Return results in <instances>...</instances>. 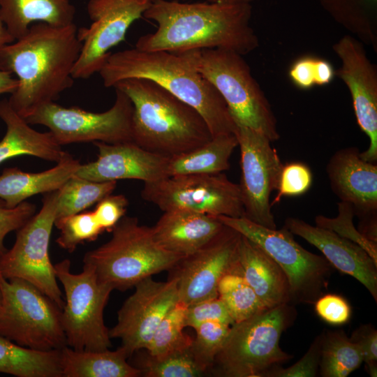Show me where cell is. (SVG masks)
Returning a JSON list of instances; mask_svg holds the SVG:
<instances>
[{"mask_svg": "<svg viewBox=\"0 0 377 377\" xmlns=\"http://www.w3.org/2000/svg\"><path fill=\"white\" fill-rule=\"evenodd\" d=\"M57 201L58 190L45 193L40 211L17 230L13 246L0 256V274L27 281L62 309L64 300L49 255Z\"/></svg>", "mask_w": 377, "mask_h": 377, "instance_id": "cell-12", "label": "cell"}, {"mask_svg": "<svg viewBox=\"0 0 377 377\" xmlns=\"http://www.w3.org/2000/svg\"><path fill=\"white\" fill-rule=\"evenodd\" d=\"M316 58L313 56H302L293 61L289 68L288 76L295 86L302 90H308L316 85L315 68Z\"/></svg>", "mask_w": 377, "mask_h": 377, "instance_id": "cell-46", "label": "cell"}, {"mask_svg": "<svg viewBox=\"0 0 377 377\" xmlns=\"http://www.w3.org/2000/svg\"><path fill=\"white\" fill-rule=\"evenodd\" d=\"M113 88L126 94L133 107V142L172 157L193 150L212 138L202 115L155 82L128 78Z\"/></svg>", "mask_w": 377, "mask_h": 377, "instance_id": "cell-4", "label": "cell"}, {"mask_svg": "<svg viewBox=\"0 0 377 377\" xmlns=\"http://www.w3.org/2000/svg\"><path fill=\"white\" fill-rule=\"evenodd\" d=\"M36 209L34 204L27 201L9 208L0 200V256L8 250L4 245L6 236L23 226L36 214Z\"/></svg>", "mask_w": 377, "mask_h": 377, "instance_id": "cell-42", "label": "cell"}, {"mask_svg": "<svg viewBox=\"0 0 377 377\" xmlns=\"http://www.w3.org/2000/svg\"><path fill=\"white\" fill-rule=\"evenodd\" d=\"M191 346L161 356L147 353L135 367L145 377L202 376L207 370L196 358Z\"/></svg>", "mask_w": 377, "mask_h": 377, "instance_id": "cell-33", "label": "cell"}, {"mask_svg": "<svg viewBox=\"0 0 377 377\" xmlns=\"http://www.w3.org/2000/svg\"><path fill=\"white\" fill-rule=\"evenodd\" d=\"M80 163L72 156L40 172H24L18 168H7L0 175V200L4 205L13 208L27 198L60 188L75 175Z\"/></svg>", "mask_w": 377, "mask_h": 377, "instance_id": "cell-25", "label": "cell"}, {"mask_svg": "<svg viewBox=\"0 0 377 377\" xmlns=\"http://www.w3.org/2000/svg\"><path fill=\"white\" fill-rule=\"evenodd\" d=\"M363 362L360 346L343 330L324 331L319 365L323 377H346Z\"/></svg>", "mask_w": 377, "mask_h": 377, "instance_id": "cell-31", "label": "cell"}, {"mask_svg": "<svg viewBox=\"0 0 377 377\" xmlns=\"http://www.w3.org/2000/svg\"><path fill=\"white\" fill-rule=\"evenodd\" d=\"M315 75L316 85L323 86L330 84L336 76V71L330 61L317 57Z\"/></svg>", "mask_w": 377, "mask_h": 377, "instance_id": "cell-47", "label": "cell"}, {"mask_svg": "<svg viewBox=\"0 0 377 377\" xmlns=\"http://www.w3.org/2000/svg\"><path fill=\"white\" fill-rule=\"evenodd\" d=\"M339 214L336 218L318 215L315 219L316 226L331 230L362 247L377 263V243L366 239L353 224V207L343 202L338 203Z\"/></svg>", "mask_w": 377, "mask_h": 377, "instance_id": "cell-38", "label": "cell"}, {"mask_svg": "<svg viewBox=\"0 0 377 377\" xmlns=\"http://www.w3.org/2000/svg\"><path fill=\"white\" fill-rule=\"evenodd\" d=\"M0 335L29 349L50 351L67 346L61 309L38 288L0 274Z\"/></svg>", "mask_w": 377, "mask_h": 377, "instance_id": "cell-8", "label": "cell"}, {"mask_svg": "<svg viewBox=\"0 0 377 377\" xmlns=\"http://www.w3.org/2000/svg\"><path fill=\"white\" fill-rule=\"evenodd\" d=\"M57 279L64 290L61 322L67 346L75 350H103L111 347L103 312L113 289L100 282L94 269L84 265L78 274L71 271V261L54 265Z\"/></svg>", "mask_w": 377, "mask_h": 377, "instance_id": "cell-10", "label": "cell"}, {"mask_svg": "<svg viewBox=\"0 0 377 377\" xmlns=\"http://www.w3.org/2000/svg\"><path fill=\"white\" fill-rule=\"evenodd\" d=\"M240 274L267 309L290 304L288 279L264 250L242 235L238 247Z\"/></svg>", "mask_w": 377, "mask_h": 377, "instance_id": "cell-23", "label": "cell"}, {"mask_svg": "<svg viewBox=\"0 0 377 377\" xmlns=\"http://www.w3.org/2000/svg\"><path fill=\"white\" fill-rule=\"evenodd\" d=\"M105 87L128 78L151 80L195 109L213 137L235 133L237 125L216 89L185 52L128 49L111 53L98 71Z\"/></svg>", "mask_w": 377, "mask_h": 377, "instance_id": "cell-3", "label": "cell"}, {"mask_svg": "<svg viewBox=\"0 0 377 377\" xmlns=\"http://www.w3.org/2000/svg\"><path fill=\"white\" fill-rule=\"evenodd\" d=\"M296 316L294 305L284 304L234 323L211 370L222 377H265L293 358L279 341Z\"/></svg>", "mask_w": 377, "mask_h": 377, "instance_id": "cell-6", "label": "cell"}, {"mask_svg": "<svg viewBox=\"0 0 377 377\" xmlns=\"http://www.w3.org/2000/svg\"><path fill=\"white\" fill-rule=\"evenodd\" d=\"M141 196L163 212L185 209L215 216H244L239 185L223 172L170 176L145 182Z\"/></svg>", "mask_w": 377, "mask_h": 377, "instance_id": "cell-13", "label": "cell"}, {"mask_svg": "<svg viewBox=\"0 0 377 377\" xmlns=\"http://www.w3.org/2000/svg\"><path fill=\"white\" fill-rule=\"evenodd\" d=\"M60 350H35L0 335V373L17 377H61Z\"/></svg>", "mask_w": 377, "mask_h": 377, "instance_id": "cell-29", "label": "cell"}, {"mask_svg": "<svg viewBox=\"0 0 377 377\" xmlns=\"http://www.w3.org/2000/svg\"><path fill=\"white\" fill-rule=\"evenodd\" d=\"M121 346L115 350H75L68 346L60 349L61 377H138L139 369L129 364Z\"/></svg>", "mask_w": 377, "mask_h": 377, "instance_id": "cell-27", "label": "cell"}, {"mask_svg": "<svg viewBox=\"0 0 377 377\" xmlns=\"http://www.w3.org/2000/svg\"><path fill=\"white\" fill-rule=\"evenodd\" d=\"M187 305L178 301L156 327L145 349L152 356H161L191 346L193 339L184 332Z\"/></svg>", "mask_w": 377, "mask_h": 377, "instance_id": "cell-35", "label": "cell"}, {"mask_svg": "<svg viewBox=\"0 0 377 377\" xmlns=\"http://www.w3.org/2000/svg\"><path fill=\"white\" fill-rule=\"evenodd\" d=\"M15 41V38L10 34L0 17V50L5 45Z\"/></svg>", "mask_w": 377, "mask_h": 377, "instance_id": "cell-50", "label": "cell"}, {"mask_svg": "<svg viewBox=\"0 0 377 377\" xmlns=\"http://www.w3.org/2000/svg\"><path fill=\"white\" fill-rule=\"evenodd\" d=\"M182 52L221 94L236 125L260 133L271 142L279 139L274 112L243 55L224 49Z\"/></svg>", "mask_w": 377, "mask_h": 377, "instance_id": "cell-7", "label": "cell"}, {"mask_svg": "<svg viewBox=\"0 0 377 377\" xmlns=\"http://www.w3.org/2000/svg\"><path fill=\"white\" fill-rule=\"evenodd\" d=\"M111 232L110 239L87 252L83 263L113 290L125 291L144 279L170 271L183 258L161 246L151 227L140 225L136 217L124 215Z\"/></svg>", "mask_w": 377, "mask_h": 377, "instance_id": "cell-5", "label": "cell"}, {"mask_svg": "<svg viewBox=\"0 0 377 377\" xmlns=\"http://www.w3.org/2000/svg\"><path fill=\"white\" fill-rule=\"evenodd\" d=\"M237 146L235 133L213 137L193 150L170 157L168 177L223 172L230 168V158Z\"/></svg>", "mask_w": 377, "mask_h": 377, "instance_id": "cell-28", "label": "cell"}, {"mask_svg": "<svg viewBox=\"0 0 377 377\" xmlns=\"http://www.w3.org/2000/svg\"><path fill=\"white\" fill-rule=\"evenodd\" d=\"M284 227L316 247L334 268L360 281L377 302V263L362 247L331 230L298 218H287Z\"/></svg>", "mask_w": 377, "mask_h": 377, "instance_id": "cell-20", "label": "cell"}, {"mask_svg": "<svg viewBox=\"0 0 377 377\" xmlns=\"http://www.w3.org/2000/svg\"><path fill=\"white\" fill-rule=\"evenodd\" d=\"M341 61L336 71L348 87L358 126L369 139L368 149L360 153L368 162H377V69L368 58L363 43L345 35L332 47Z\"/></svg>", "mask_w": 377, "mask_h": 377, "instance_id": "cell-18", "label": "cell"}, {"mask_svg": "<svg viewBox=\"0 0 377 377\" xmlns=\"http://www.w3.org/2000/svg\"><path fill=\"white\" fill-rule=\"evenodd\" d=\"M0 118L6 131L0 141V164L13 157L33 156L58 163L71 156L64 151L51 132H39L31 127L10 105L0 101Z\"/></svg>", "mask_w": 377, "mask_h": 377, "instance_id": "cell-24", "label": "cell"}, {"mask_svg": "<svg viewBox=\"0 0 377 377\" xmlns=\"http://www.w3.org/2000/svg\"><path fill=\"white\" fill-rule=\"evenodd\" d=\"M253 1V0H208L209 2L225 4L251 3Z\"/></svg>", "mask_w": 377, "mask_h": 377, "instance_id": "cell-51", "label": "cell"}, {"mask_svg": "<svg viewBox=\"0 0 377 377\" xmlns=\"http://www.w3.org/2000/svg\"><path fill=\"white\" fill-rule=\"evenodd\" d=\"M377 217L360 219L358 231L368 240L377 243Z\"/></svg>", "mask_w": 377, "mask_h": 377, "instance_id": "cell-48", "label": "cell"}, {"mask_svg": "<svg viewBox=\"0 0 377 377\" xmlns=\"http://www.w3.org/2000/svg\"><path fill=\"white\" fill-rule=\"evenodd\" d=\"M216 217L256 244L277 263L288 279L290 304H313L325 294L333 266L324 256L304 249L286 227L268 228L245 217Z\"/></svg>", "mask_w": 377, "mask_h": 377, "instance_id": "cell-9", "label": "cell"}, {"mask_svg": "<svg viewBox=\"0 0 377 377\" xmlns=\"http://www.w3.org/2000/svg\"><path fill=\"white\" fill-rule=\"evenodd\" d=\"M251 15V3L153 0L143 16L156 22L157 29L140 36L135 47L171 52L224 49L245 55L259 45Z\"/></svg>", "mask_w": 377, "mask_h": 377, "instance_id": "cell-1", "label": "cell"}, {"mask_svg": "<svg viewBox=\"0 0 377 377\" xmlns=\"http://www.w3.org/2000/svg\"><path fill=\"white\" fill-rule=\"evenodd\" d=\"M324 331L318 335L306 353L295 364L288 368L279 366L268 371L265 377H315L319 371Z\"/></svg>", "mask_w": 377, "mask_h": 377, "instance_id": "cell-41", "label": "cell"}, {"mask_svg": "<svg viewBox=\"0 0 377 377\" xmlns=\"http://www.w3.org/2000/svg\"><path fill=\"white\" fill-rule=\"evenodd\" d=\"M235 134L241 154V177L238 184L249 220L268 228H276L270 196L276 191L283 168L271 141L251 128L237 126Z\"/></svg>", "mask_w": 377, "mask_h": 377, "instance_id": "cell-14", "label": "cell"}, {"mask_svg": "<svg viewBox=\"0 0 377 377\" xmlns=\"http://www.w3.org/2000/svg\"><path fill=\"white\" fill-rule=\"evenodd\" d=\"M54 225L60 230L56 242L70 253L81 243L94 241L104 231L93 211H84L55 221Z\"/></svg>", "mask_w": 377, "mask_h": 377, "instance_id": "cell-36", "label": "cell"}, {"mask_svg": "<svg viewBox=\"0 0 377 377\" xmlns=\"http://www.w3.org/2000/svg\"><path fill=\"white\" fill-rule=\"evenodd\" d=\"M217 290L219 297L226 305L235 323L267 309L239 273L224 275L218 284Z\"/></svg>", "mask_w": 377, "mask_h": 377, "instance_id": "cell-34", "label": "cell"}, {"mask_svg": "<svg viewBox=\"0 0 377 377\" xmlns=\"http://www.w3.org/2000/svg\"><path fill=\"white\" fill-rule=\"evenodd\" d=\"M71 0H0V17L15 40L35 23L64 27L74 23Z\"/></svg>", "mask_w": 377, "mask_h": 377, "instance_id": "cell-26", "label": "cell"}, {"mask_svg": "<svg viewBox=\"0 0 377 377\" xmlns=\"http://www.w3.org/2000/svg\"><path fill=\"white\" fill-rule=\"evenodd\" d=\"M117 181L94 182L73 175L58 189L55 221L84 212L112 194Z\"/></svg>", "mask_w": 377, "mask_h": 377, "instance_id": "cell-32", "label": "cell"}, {"mask_svg": "<svg viewBox=\"0 0 377 377\" xmlns=\"http://www.w3.org/2000/svg\"><path fill=\"white\" fill-rule=\"evenodd\" d=\"M114 89V103L105 112L66 108L52 101L40 105L24 119L30 125L47 127L61 145L87 142H133V104L126 94Z\"/></svg>", "mask_w": 377, "mask_h": 377, "instance_id": "cell-11", "label": "cell"}, {"mask_svg": "<svg viewBox=\"0 0 377 377\" xmlns=\"http://www.w3.org/2000/svg\"><path fill=\"white\" fill-rule=\"evenodd\" d=\"M324 10L377 52V0H319Z\"/></svg>", "mask_w": 377, "mask_h": 377, "instance_id": "cell-30", "label": "cell"}, {"mask_svg": "<svg viewBox=\"0 0 377 377\" xmlns=\"http://www.w3.org/2000/svg\"><path fill=\"white\" fill-rule=\"evenodd\" d=\"M318 316L332 325H341L348 322L351 307L341 295L323 294L313 304Z\"/></svg>", "mask_w": 377, "mask_h": 377, "instance_id": "cell-43", "label": "cell"}, {"mask_svg": "<svg viewBox=\"0 0 377 377\" xmlns=\"http://www.w3.org/2000/svg\"><path fill=\"white\" fill-rule=\"evenodd\" d=\"M242 235L224 225L223 229L197 251L182 258L170 270L177 280L179 301L187 306L218 297L221 278L240 274L238 247Z\"/></svg>", "mask_w": 377, "mask_h": 377, "instance_id": "cell-16", "label": "cell"}, {"mask_svg": "<svg viewBox=\"0 0 377 377\" xmlns=\"http://www.w3.org/2000/svg\"><path fill=\"white\" fill-rule=\"evenodd\" d=\"M350 340L357 344L363 354L368 374L377 376V330L371 324L360 325L353 332Z\"/></svg>", "mask_w": 377, "mask_h": 377, "instance_id": "cell-45", "label": "cell"}, {"mask_svg": "<svg viewBox=\"0 0 377 377\" xmlns=\"http://www.w3.org/2000/svg\"><path fill=\"white\" fill-rule=\"evenodd\" d=\"M1 303H2V295H1V289H0V309H1Z\"/></svg>", "mask_w": 377, "mask_h": 377, "instance_id": "cell-52", "label": "cell"}, {"mask_svg": "<svg viewBox=\"0 0 377 377\" xmlns=\"http://www.w3.org/2000/svg\"><path fill=\"white\" fill-rule=\"evenodd\" d=\"M77 30L75 23H35L0 50V70L15 74L18 80L8 101L22 117L54 101L73 84V71L82 47Z\"/></svg>", "mask_w": 377, "mask_h": 377, "instance_id": "cell-2", "label": "cell"}, {"mask_svg": "<svg viewBox=\"0 0 377 377\" xmlns=\"http://www.w3.org/2000/svg\"><path fill=\"white\" fill-rule=\"evenodd\" d=\"M12 75L10 71L0 70V94H12L17 89L18 80Z\"/></svg>", "mask_w": 377, "mask_h": 377, "instance_id": "cell-49", "label": "cell"}, {"mask_svg": "<svg viewBox=\"0 0 377 377\" xmlns=\"http://www.w3.org/2000/svg\"><path fill=\"white\" fill-rule=\"evenodd\" d=\"M97 158L81 164L75 175L94 182L138 179L145 182L168 177L170 157L153 153L133 142H94Z\"/></svg>", "mask_w": 377, "mask_h": 377, "instance_id": "cell-19", "label": "cell"}, {"mask_svg": "<svg viewBox=\"0 0 377 377\" xmlns=\"http://www.w3.org/2000/svg\"><path fill=\"white\" fill-rule=\"evenodd\" d=\"M230 327L231 325L221 322L208 321L194 329L196 336L193 339L192 350L198 360L207 370L211 369Z\"/></svg>", "mask_w": 377, "mask_h": 377, "instance_id": "cell-37", "label": "cell"}, {"mask_svg": "<svg viewBox=\"0 0 377 377\" xmlns=\"http://www.w3.org/2000/svg\"><path fill=\"white\" fill-rule=\"evenodd\" d=\"M223 227L224 224L215 216L172 209L163 212L151 230L161 246L184 257L204 246Z\"/></svg>", "mask_w": 377, "mask_h": 377, "instance_id": "cell-22", "label": "cell"}, {"mask_svg": "<svg viewBox=\"0 0 377 377\" xmlns=\"http://www.w3.org/2000/svg\"><path fill=\"white\" fill-rule=\"evenodd\" d=\"M134 288L118 311L117 324L109 330L110 338L120 339L129 357L147 348L162 319L179 301L174 278L156 281L149 276Z\"/></svg>", "mask_w": 377, "mask_h": 377, "instance_id": "cell-17", "label": "cell"}, {"mask_svg": "<svg viewBox=\"0 0 377 377\" xmlns=\"http://www.w3.org/2000/svg\"><path fill=\"white\" fill-rule=\"evenodd\" d=\"M152 1L89 0L87 11L92 22L77 30L82 47L73 78L87 79L98 73L110 50L124 40L128 28L143 16Z\"/></svg>", "mask_w": 377, "mask_h": 377, "instance_id": "cell-15", "label": "cell"}, {"mask_svg": "<svg viewBox=\"0 0 377 377\" xmlns=\"http://www.w3.org/2000/svg\"><path fill=\"white\" fill-rule=\"evenodd\" d=\"M360 153L353 147L339 149L330 158L326 171L334 194L362 219L376 216L377 164L364 161Z\"/></svg>", "mask_w": 377, "mask_h": 377, "instance_id": "cell-21", "label": "cell"}, {"mask_svg": "<svg viewBox=\"0 0 377 377\" xmlns=\"http://www.w3.org/2000/svg\"><path fill=\"white\" fill-rule=\"evenodd\" d=\"M128 205L125 195L110 194L97 202L93 212L103 230L111 232L125 215Z\"/></svg>", "mask_w": 377, "mask_h": 377, "instance_id": "cell-44", "label": "cell"}, {"mask_svg": "<svg viewBox=\"0 0 377 377\" xmlns=\"http://www.w3.org/2000/svg\"><path fill=\"white\" fill-rule=\"evenodd\" d=\"M208 321H217L230 325L235 323L226 305L219 296L187 306L185 316L186 327L195 329L200 324Z\"/></svg>", "mask_w": 377, "mask_h": 377, "instance_id": "cell-40", "label": "cell"}, {"mask_svg": "<svg viewBox=\"0 0 377 377\" xmlns=\"http://www.w3.org/2000/svg\"><path fill=\"white\" fill-rule=\"evenodd\" d=\"M313 183V175L308 165L302 162H291L283 165L277 193L271 206L283 197L299 196L306 193Z\"/></svg>", "mask_w": 377, "mask_h": 377, "instance_id": "cell-39", "label": "cell"}]
</instances>
